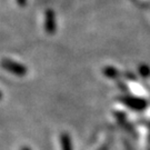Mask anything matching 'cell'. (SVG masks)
<instances>
[{
    "instance_id": "2",
    "label": "cell",
    "mask_w": 150,
    "mask_h": 150,
    "mask_svg": "<svg viewBox=\"0 0 150 150\" xmlns=\"http://www.w3.org/2000/svg\"><path fill=\"white\" fill-rule=\"evenodd\" d=\"M2 68L7 71H9L11 74L16 76H19V77H22L27 74V68L23 66V64H19L17 61H13L11 59H4L2 60Z\"/></svg>"
},
{
    "instance_id": "6",
    "label": "cell",
    "mask_w": 150,
    "mask_h": 150,
    "mask_svg": "<svg viewBox=\"0 0 150 150\" xmlns=\"http://www.w3.org/2000/svg\"><path fill=\"white\" fill-rule=\"evenodd\" d=\"M15 1H16V4L18 6L23 7V6H26V1H27V0H15Z\"/></svg>"
},
{
    "instance_id": "1",
    "label": "cell",
    "mask_w": 150,
    "mask_h": 150,
    "mask_svg": "<svg viewBox=\"0 0 150 150\" xmlns=\"http://www.w3.org/2000/svg\"><path fill=\"white\" fill-rule=\"evenodd\" d=\"M42 26L43 30L48 35H54L57 30V20L54 11L51 9H46L42 13Z\"/></svg>"
},
{
    "instance_id": "7",
    "label": "cell",
    "mask_w": 150,
    "mask_h": 150,
    "mask_svg": "<svg viewBox=\"0 0 150 150\" xmlns=\"http://www.w3.org/2000/svg\"><path fill=\"white\" fill-rule=\"evenodd\" d=\"M21 150H30V149H29V148H28V147H23V148H22Z\"/></svg>"
},
{
    "instance_id": "4",
    "label": "cell",
    "mask_w": 150,
    "mask_h": 150,
    "mask_svg": "<svg viewBox=\"0 0 150 150\" xmlns=\"http://www.w3.org/2000/svg\"><path fill=\"white\" fill-rule=\"evenodd\" d=\"M60 145H61V150H72V144L68 134H60Z\"/></svg>"
},
{
    "instance_id": "3",
    "label": "cell",
    "mask_w": 150,
    "mask_h": 150,
    "mask_svg": "<svg viewBox=\"0 0 150 150\" xmlns=\"http://www.w3.org/2000/svg\"><path fill=\"white\" fill-rule=\"evenodd\" d=\"M120 101L122 102L123 105H126L127 107L131 108L134 110H142L147 106V101H146L145 99L137 98V97L123 96L120 98Z\"/></svg>"
},
{
    "instance_id": "5",
    "label": "cell",
    "mask_w": 150,
    "mask_h": 150,
    "mask_svg": "<svg viewBox=\"0 0 150 150\" xmlns=\"http://www.w3.org/2000/svg\"><path fill=\"white\" fill-rule=\"evenodd\" d=\"M103 74L106 75V77H112V78H115V77H117L118 72L112 67H107V68H105V70H103Z\"/></svg>"
}]
</instances>
